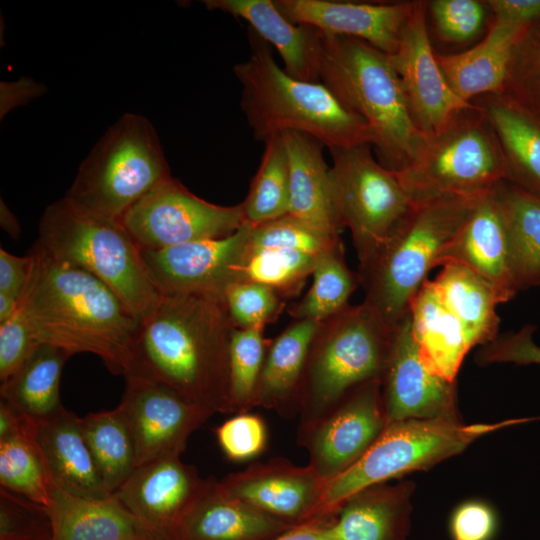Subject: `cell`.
Listing matches in <instances>:
<instances>
[{
    "mask_svg": "<svg viewBox=\"0 0 540 540\" xmlns=\"http://www.w3.org/2000/svg\"><path fill=\"white\" fill-rule=\"evenodd\" d=\"M234 328L222 295L161 293L140 318L124 377L163 385L212 415L231 413Z\"/></svg>",
    "mask_w": 540,
    "mask_h": 540,
    "instance_id": "obj_1",
    "label": "cell"
},
{
    "mask_svg": "<svg viewBox=\"0 0 540 540\" xmlns=\"http://www.w3.org/2000/svg\"><path fill=\"white\" fill-rule=\"evenodd\" d=\"M33 272L20 307L40 344L72 355L98 356L115 375H125L140 318L100 279L56 259L37 243Z\"/></svg>",
    "mask_w": 540,
    "mask_h": 540,
    "instance_id": "obj_2",
    "label": "cell"
},
{
    "mask_svg": "<svg viewBox=\"0 0 540 540\" xmlns=\"http://www.w3.org/2000/svg\"><path fill=\"white\" fill-rule=\"evenodd\" d=\"M251 52L234 66L241 85V109L256 140L287 131L310 135L328 149L373 145L368 124L347 109L321 82L288 75L275 61L271 46L252 30Z\"/></svg>",
    "mask_w": 540,
    "mask_h": 540,
    "instance_id": "obj_3",
    "label": "cell"
},
{
    "mask_svg": "<svg viewBox=\"0 0 540 540\" xmlns=\"http://www.w3.org/2000/svg\"><path fill=\"white\" fill-rule=\"evenodd\" d=\"M319 79L368 124L383 166L398 172L418 157L428 138L412 118L388 54L357 38L322 33Z\"/></svg>",
    "mask_w": 540,
    "mask_h": 540,
    "instance_id": "obj_4",
    "label": "cell"
},
{
    "mask_svg": "<svg viewBox=\"0 0 540 540\" xmlns=\"http://www.w3.org/2000/svg\"><path fill=\"white\" fill-rule=\"evenodd\" d=\"M480 196H446L417 203L399 230L359 266L363 302L387 324L396 327L408 314L411 300L429 271L441 266Z\"/></svg>",
    "mask_w": 540,
    "mask_h": 540,
    "instance_id": "obj_5",
    "label": "cell"
},
{
    "mask_svg": "<svg viewBox=\"0 0 540 540\" xmlns=\"http://www.w3.org/2000/svg\"><path fill=\"white\" fill-rule=\"evenodd\" d=\"M395 330L364 302L319 323L300 387L303 429L325 417L356 387L382 382Z\"/></svg>",
    "mask_w": 540,
    "mask_h": 540,
    "instance_id": "obj_6",
    "label": "cell"
},
{
    "mask_svg": "<svg viewBox=\"0 0 540 540\" xmlns=\"http://www.w3.org/2000/svg\"><path fill=\"white\" fill-rule=\"evenodd\" d=\"M36 243L56 259L100 279L139 318L161 294L121 221L87 212L65 197L44 210Z\"/></svg>",
    "mask_w": 540,
    "mask_h": 540,
    "instance_id": "obj_7",
    "label": "cell"
},
{
    "mask_svg": "<svg viewBox=\"0 0 540 540\" xmlns=\"http://www.w3.org/2000/svg\"><path fill=\"white\" fill-rule=\"evenodd\" d=\"M171 178L152 123L142 115L125 113L83 160L64 197L87 212L121 221Z\"/></svg>",
    "mask_w": 540,
    "mask_h": 540,
    "instance_id": "obj_8",
    "label": "cell"
},
{
    "mask_svg": "<svg viewBox=\"0 0 540 540\" xmlns=\"http://www.w3.org/2000/svg\"><path fill=\"white\" fill-rule=\"evenodd\" d=\"M538 419L465 424L460 418H437L387 424L356 463L327 482L316 518L333 517L357 492L428 469L459 454L481 436Z\"/></svg>",
    "mask_w": 540,
    "mask_h": 540,
    "instance_id": "obj_9",
    "label": "cell"
},
{
    "mask_svg": "<svg viewBox=\"0 0 540 540\" xmlns=\"http://www.w3.org/2000/svg\"><path fill=\"white\" fill-rule=\"evenodd\" d=\"M396 173L417 203L480 196L506 179L498 141L475 103L429 137L418 157Z\"/></svg>",
    "mask_w": 540,
    "mask_h": 540,
    "instance_id": "obj_10",
    "label": "cell"
},
{
    "mask_svg": "<svg viewBox=\"0 0 540 540\" xmlns=\"http://www.w3.org/2000/svg\"><path fill=\"white\" fill-rule=\"evenodd\" d=\"M329 151L337 216L352 234L361 266L399 230L417 202L397 173L373 156L370 144Z\"/></svg>",
    "mask_w": 540,
    "mask_h": 540,
    "instance_id": "obj_11",
    "label": "cell"
},
{
    "mask_svg": "<svg viewBox=\"0 0 540 540\" xmlns=\"http://www.w3.org/2000/svg\"><path fill=\"white\" fill-rule=\"evenodd\" d=\"M121 223L140 250H160L227 237L245 223V216L242 203L208 202L172 177L136 203Z\"/></svg>",
    "mask_w": 540,
    "mask_h": 540,
    "instance_id": "obj_12",
    "label": "cell"
},
{
    "mask_svg": "<svg viewBox=\"0 0 540 540\" xmlns=\"http://www.w3.org/2000/svg\"><path fill=\"white\" fill-rule=\"evenodd\" d=\"M252 225L245 223L233 234L194 241L160 250H140L148 275L160 293L222 295L238 281L250 252Z\"/></svg>",
    "mask_w": 540,
    "mask_h": 540,
    "instance_id": "obj_13",
    "label": "cell"
},
{
    "mask_svg": "<svg viewBox=\"0 0 540 540\" xmlns=\"http://www.w3.org/2000/svg\"><path fill=\"white\" fill-rule=\"evenodd\" d=\"M426 10L427 1H414L398 46L389 58L401 80L412 118L429 138L473 103L462 101L448 85L429 39Z\"/></svg>",
    "mask_w": 540,
    "mask_h": 540,
    "instance_id": "obj_14",
    "label": "cell"
},
{
    "mask_svg": "<svg viewBox=\"0 0 540 540\" xmlns=\"http://www.w3.org/2000/svg\"><path fill=\"white\" fill-rule=\"evenodd\" d=\"M381 383L356 387L325 417L303 429L309 465L327 482L356 463L385 428Z\"/></svg>",
    "mask_w": 540,
    "mask_h": 540,
    "instance_id": "obj_15",
    "label": "cell"
},
{
    "mask_svg": "<svg viewBox=\"0 0 540 540\" xmlns=\"http://www.w3.org/2000/svg\"><path fill=\"white\" fill-rule=\"evenodd\" d=\"M386 425L405 420L460 418L455 381L434 371L421 354L408 314L396 326L381 383Z\"/></svg>",
    "mask_w": 540,
    "mask_h": 540,
    "instance_id": "obj_16",
    "label": "cell"
},
{
    "mask_svg": "<svg viewBox=\"0 0 540 540\" xmlns=\"http://www.w3.org/2000/svg\"><path fill=\"white\" fill-rule=\"evenodd\" d=\"M120 402L137 447L138 466L181 456L191 434L211 413L171 389L135 376L125 377Z\"/></svg>",
    "mask_w": 540,
    "mask_h": 540,
    "instance_id": "obj_17",
    "label": "cell"
},
{
    "mask_svg": "<svg viewBox=\"0 0 540 540\" xmlns=\"http://www.w3.org/2000/svg\"><path fill=\"white\" fill-rule=\"evenodd\" d=\"M231 496L293 526L317 519L327 481L284 458L257 462L219 480Z\"/></svg>",
    "mask_w": 540,
    "mask_h": 540,
    "instance_id": "obj_18",
    "label": "cell"
},
{
    "mask_svg": "<svg viewBox=\"0 0 540 540\" xmlns=\"http://www.w3.org/2000/svg\"><path fill=\"white\" fill-rule=\"evenodd\" d=\"M207 479L180 456L139 465L113 494L146 527L154 540H173L181 517L203 490Z\"/></svg>",
    "mask_w": 540,
    "mask_h": 540,
    "instance_id": "obj_19",
    "label": "cell"
},
{
    "mask_svg": "<svg viewBox=\"0 0 540 540\" xmlns=\"http://www.w3.org/2000/svg\"><path fill=\"white\" fill-rule=\"evenodd\" d=\"M274 3L294 24L313 27L326 35L357 38L388 55L396 50L414 5V1L274 0Z\"/></svg>",
    "mask_w": 540,
    "mask_h": 540,
    "instance_id": "obj_20",
    "label": "cell"
},
{
    "mask_svg": "<svg viewBox=\"0 0 540 540\" xmlns=\"http://www.w3.org/2000/svg\"><path fill=\"white\" fill-rule=\"evenodd\" d=\"M26 434L37 448L51 483L77 496L111 495L84 439L80 417L62 406L44 418L28 419Z\"/></svg>",
    "mask_w": 540,
    "mask_h": 540,
    "instance_id": "obj_21",
    "label": "cell"
},
{
    "mask_svg": "<svg viewBox=\"0 0 540 540\" xmlns=\"http://www.w3.org/2000/svg\"><path fill=\"white\" fill-rule=\"evenodd\" d=\"M294 527L229 495L209 478L176 525L173 540H272Z\"/></svg>",
    "mask_w": 540,
    "mask_h": 540,
    "instance_id": "obj_22",
    "label": "cell"
},
{
    "mask_svg": "<svg viewBox=\"0 0 540 540\" xmlns=\"http://www.w3.org/2000/svg\"><path fill=\"white\" fill-rule=\"evenodd\" d=\"M494 188L476 200L441 266L449 261L464 264L512 298L518 289L508 231Z\"/></svg>",
    "mask_w": 540,
    "mask_h": 540,
    "instance_id": "obj_23",
    "label": "cell"
},
{
    "mask_svg": "<svg viewBox=\"0 0 540 540\" xmlns=\"http://www.w3.org/2000/svg\"><path fill=\"white\" fill-rule=\"evenodd\" d=\"M203 3L209 10H220L245 20L256 35L277 50L288 75L320 82L322 33L319 30L289 21L274 0H205Z\"/></svg>",
    "mask_w": 540,
    "mask_h": 540,
    "instance_id": "obj_24",
    "label": "cell"
},
{
    "mask_svg": "<svg viewBox=\"0 0 540 540\" xmlns=\"http://www.w3.org/2000/svg\"><path fill=\"white\" fill-rule=\"evenodd\" d=\"M49 540H154L116 495L87 498L51 483Z\"/></svg>",
    "mask_w": 540,
    "mask_h": 540,
    "instance_id": "obj_25",
    "label": "cell"
},
{
    "mask_svg": "<svg viewBox=\"0 0 540 540\" xmlns=\"http://www.w3.org/2000/svg\"><path fill=\"white\" fill-rule=\"evenodd\" d=\"M528 26L494 18L486 36L469 50L439 54V67L452 91L462 101L503 91L516 43Z\"/></svg>",
    "mask_w": 540,
    "mask_h": 540,
    "instance_id": "obj_26",
    "label": "cell"
},
{
    "mask_svg": "<svg viewBox=\"0 0 540 540\" xmlns=\"http://www.w3.org/2000/svg\"><path fill=\"white\" fill-rule=\"evenodd\" d=\"M290 175L289 214L332 237L343 230L335 208L331 167L323 156L324 145L297 131L282 133Z\"/></svg>",
    "mask_w": 540,
    "mask_h": 540,
    "instance_id": "obj_27",
    "label": "cell"
},
{
    "mask_svg": "<svg viewBox=\"0 0 540 540\" xmlns=\"http://www.w3.org/2000/svg\"><path fill=\"white\" fill-rule=\"evenodd\" d=\"M415 486L402 481L365 488L328 522L329 540H405Z\"/></svg>",
    "mask_w": 540,
    "mask_h": 540,
    "instance_id": "obj_28",
    "label": "cell"
},
{
    "mask_svg": "<svg viewBox=\"0 0 540 540\" xmlns=\"http://www.w3.org/2000/svg\"><path fill=\"white\" fill-rule=\"evenodd\" d=\"M484 112L501 149L506 181L540 196V121L503 94L473 101Z\"/></svg>",
    "mask_w": 540,
    "mask_h": 540,
    "instance_id": "obj_29",
    "label": "cell"
},
{
    "mask_svg": "<svg viewBox=\"0 0 540 540\" xmlns=\"http://www.w3.org/2000/svg\"><path fill=\"white\" fill-rule=\"evenodd\" d=\"M432 280L440 298L460 321L470 345L484 346L497 338L496 308L511 297L470 267L449 261Z\"/></svg>",
    "mask_w": 540,
    "mask_h": 540,
    "instance_id": "obj_30",
    "label": "cell"
},
{
    "mask_svg": "<svg viewBox=\"0 0 540 540\" xmlns=\"http://www.w3.org/2000/svg\"><path fill=\"white\" fill-rule=\"evenodd\" d=\"M409 315L413 338L426 362L441 376L455 381L472 346L432 280L427 279L411 300Z\"/></svg>",
    "mask_w": 540,
    "mask_h": 540,
    "instance_id": "obj_31",
    "label": "cell"
},
{
    "mask_svg": "<svg viewBox=\"0 0 540 540\" xmlns=\"http://www.w3.org/2000/svg\"><path fill=\"white\" fill-rule=\"evenodd\" d=\"M319 323L294 320L271 339L258 382L256 406L285 414L299 408L301 382Z\"/></svg>",
    "mask_w": 540,
    "mask_h": 540,
    "instance_id": "obj_32",
    "label": "cell"
},
{
    "mask_svg": "<svg viewBox=\"0 0 540 540\" xmlns=\"http://www.w3.org/2000/svg\"><path fill=\"white\" fill-rule=\"evenodd\" d=\"M71 356L63 348L41 344L12 376L1 382L0 401L30 420L54 413L63 406L60 381L64 364Z\"/></svg>",
    "mask_w": 540,
    "mask_h": 540,
    "instance_id": "obj_33",
    "label": "cell"
},
{
    "mask_svg": "<svg viewBox=\"0 0 540 540\" xmlns=\"http://www.w3.org/2000/svg\"><path fill=\"white\" fill-rule=\"evenodd\" d=\"M494 192L508 231L517 289L540 285V196L506 180Z\"/></svg>",
    "mask_w": 540,
    "mask_h": 540,
    "instance_id": "obj_34",
    "label": "cell"
},
{
    "mask_svg": "<svg viewBox=\"0 0 540 540\" xmlns=\"http://www.w3.org/2000/svg\"><path fill=\"white\" fill-rule=\"evenodd\" d=\"M80 426L98 473L110 494L138 467L135 438L123 408L80 417Z\"/></svg>",
    "mask_w": 540,
    "mask_h": 540,
    "instance_id": "obj_35",
    "label": "cell"
},
{
    "mask_svg": "<svg viewBox=\"0 0 540 540\" xmlns=\"http://www.w3.org/2000/svg\"><path fill=\"white\" fill-rule=\"evenodd\" d=\"M310 289L290 306L294 320L324 321L344 310L359 284L358 275L346 265L342 242L317 256Z\"/></svg>",
    "mask_w": 540,
    "mask_h": 540,
    "instance_id": "obj_36",
    "label": "cell"
},
{
    "mask_svg": "<svg viewBox=\"0 0 540 540\" xmlns=\"http://www.w3.org/2000/svg\"><path fill=\"white\" fill-rule=\"evenodd\" d=\"M248 194L242 202L245 221L252 226L289 214L290 175L282 134L268 138Z\"/></svg>",
    "mask_w": 540,
    "mask_h": 540,
    "instance_id": "obj_37",
    "label": "cell"
},
{
    "mask_svg": "<svg viewBox=\"0 0 540 540\" xmlns=\"http://www.w3.org/2000/svg\"><path fill=\"white\" fill-rule=\"evenodd\" d=\"M265 327L234 328L229 344V394L231 413L256 406L258 382L271 339Z\"/></svg>",
    "mask_w": 540,
    "mask_h": 540,
    "instance_id": "obj_38",
    "label": "cell"
},
{
    "mask_svg": "<svg viewBox=\"0 0 540 540\" xmlns=\"http://www.w3.org/2000/svg\"><path fill=\"white\" fill-rule=\"evenodd\" d=\"M0 484V488L48 505L51 479L27 434L0 440Z\"/></svg>",
    "mask_w": 540,
    "mask_h": 540,
    "instance_id": "obj_39",
    "label": "cell"
},
{
    "mask_svg": "<svg viewBox=\"0 0 540 540\" xmlns=\"http://www.w3.org/2000/svg\"><path fill=\"white\" fill-rule=\"evenodd\" d=\"M317 256L294 250L263 249L248 255L238 281L256 282L274 289L285 300L300 294L312 275Z\"/></svg>",
    "mask_w": 540,
    "mask_h": 540,
    "instance_id": "obj_40",
    "label": "cell"
},
{
    "mask_svg": "<svg viewBox=\"0 0 540 540\" xmlns=\"http://www.w3.org/2000/svg\"><path fill=\"white\" fill-rule=\"evenodd\" d=\"M540 121V21L515 45L502 93Z\"/></svg>",
    "mask_w": 540,
    "mask_h": 540,
    "instance_id": "obj_41",
    "label": "cell"
},
{
    "mask_svg": "<svg viewBox=\"0 0 540 540\" xmlns=\"http://www.w3.org/2000/svg\"><path fill=\"white\" fill-rule=\"evenodd\" d=\"M341 242L340 237L325 234L287 214L252 226L249 254L263 249H286L318 256Z\"/></svg>",
    "mask_w": 540,
    "mask_h": 540,
    "instance_id": "obj_42",
    "label": "cell"
},
{
    "mask_svg": "<svg viewBox=\"0 0 540 540\" xmlns=\"http://www.w3.org/2000/svg\"><path fill=\"white\" fill-rule=\"evenodd\" d=\"M235 328L265 327L276 321L286 302L274 289L256 282L235 281L222 293Z\"/></svg>",
    "mask_w": 540,
    "mask_h": 540,
    "instance_id": "obj_43",
    "label": "cell"
},
{
    "mask_svg": "<svg viewBox=\"0 0 540 540\" xmlns=\"http://www.w3.org/2000/svg\"><path fill=\"white\" fill-rule=\"evenodd\" d=\"M50 534L44 506L0 488V540H49Z\"/></svg>",
    "mask_w": 540,
    "mask_h": 540,
    "instance_id": "obj_44",
    "label": "cell"
},
{
    "mask_svg": "<svg viewBox=\"0 0 540 540\" xmlns=\"http://www.w3.org/2000/svg\"><path fill=\"white\" fill-rule=\"evenodd\" d=\"M438 37L446 42L460 43L472 39L481 30L484 1L432 0L427 1Z\"/></svg>",
    "mask_w": 540,
    "mask_h": 540,
    "instance_id": "obj_45",
    "label": "cell"
},
{
    "mask_svg": "<svg viewBox=\"0 0 540 540\" xmlns=\"http://www.w3.org/2000/svg\"><path fill=\"white\" fill-rule=\"evenodd\" d=\"M218 444L232 461H247L265 449L267 430L263 419L248 412L236 413L215 429Z\"/></svg>",
    "mask_w": 540,
    "mask_h": 540,
    "instance_id": "obj_46",
    "label": "cell"
},
{
    "mask_svg": "<svg viewBox=\"0 0 540 540\" xmlns=\"http://www.w3.org/2000/svg\"><path fill=\"white\" fill-rule=\"evenodd\" d=\"M40 345L21 307L0 323V381L12 376Z\"/></svg>",
    "mask_w": 540,
    "mask_h": 540,
    "instance_id": "obj_47",
    "label": "cell"
},
{
    "mask_svg": "<svg viewBox=\"0 0 540 540\" xmlns=\"http://www.w3.org/2000/svg\"><path fill=\"white\" fill-rule=\"evenodd\" d=\"M533 326H525L519 332L496 338L482 346L477 354L480 364L512 362L516 364L540 365V347L532 340Z\"/></svg>",
    "mask_w": 540,
    "mask_h": 540,
    "instance_id": "obj_48",
    "label": "cell"
},
{
    "mask_svg": "<svg viewBox=\"0 0 540 540\" xmlns=\"http://www.w3.org/2000/svg\"><path fill=\"white\" fill-rule=\"evenodd\" d=\"M497 529L493 508L481 500L458 505L450 519L452 540H491Z\"/></svg>",
    "mask_w": 540,
    "mask_h": 540,
    "instance_id": "obj_49",
    "label": "cell"
},
{
    "mask_svg": "<svg viewBox=\"0 0 540 540\" xmlns=\"http://www.w3.org/2000/svg\"><path fill=\"white\" fill-rule=\"evenodd\" d=\"M34 266L31 252L26 256H16L0 249V294L9 295L22 301L29 284Z\"/></svg>",
    "mask_w": 540,
    "mask_h": 540,
    "instance_id": "obj_50",
    "label": "cell"
},
{
    "mask_svg": "<svg viewBox=\"0 0 540 540\" xmlns=\"http://www.w3.org/2000/svg\"><path fill=\"white\" fill-rule=\"evenodd\" d=\"M494 18L530 26L540 21V0H488L484 1Z\"/></svg>",
    "mask_w": 540,
    "mask_h": 540,
    "instance_id": "obj_51",
    "label": "cell"
},
{
    "mask_svg": "<svg viewBox=\"0 0 540 540\" xmlns=\"http://www.w3.org/2000/svg\"><path fill=\"white\" fill-rule=\"evenodd\" d=\"M332 518L324 517L311 520L272 540H329L325 528Z\"/></svg>",
    "mask_w": 540,
    "mask_h": 540,
    "instance_id": "obj_52",
    "label": "cell"
},
{
    "mask_svg": "<svg viewBox=\"0 0 540 540\" xmlns=\"http://www.w3.org/2000/svg\"><path fill=\"white\" fill-rule=\"evenodd\" d=\"M27 418L0 401V440L26 434Z\"/></svg>",
    "mask_w": 540,
    "mask_h": 540,
    "instance_id": "obj_53",
    "label": "cell"
},
{
    "mask_svg": "<svg viewBox=\"0 0 540 540\" xmlns=\"http://www.w3.org/2000/svg\"><path fill=\"white\" fill-rule=\"evenodd\" d=\"M1 226L11 238H18L21 233V228L17 219L3 202H1Z\"/></svg>",
    "mask_w": 540,
    "mask_h": 540,
    "instance_id": "obj_54",
    "label": "cell"
}]
</instances>
